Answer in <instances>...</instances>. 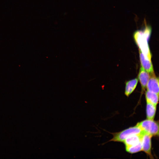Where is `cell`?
I'll return each mask as SVG.
<instances>
[{
    "label": "cell",
    "mask_w": 159,
    "mask_h": 159,
    "mask_svg": "<svg viewBox=\"0 0 159 159\" xmlns=\"http://www.w3.org/2000/svg\"><path fill=\"white\" fill-rule=\"evenodd\" d=\"M143 132L136 125L123 130L113 134V137L110 141L123 142L129 136L132 135L139 134Z\"/></svg>",
    "instance_id": "3"
},
{
    "label": "cell",
    "mask_w": 159,
    "mask_h": 159,
    "mask_svg": "<svg viewBox=\"0 0 159 159\" xmlns=\"http://www.w3.org/2000/svg\"><path fill=\"white\" fill-rule=\"evenodd\" d=\"M138 82L137 78L130 80L127 82L126 83L125 94L128 96L135 89Z\"/></svg>",
    "instance_id": "9"
},
{
    "label": "cell",
    "mask_w": 159,
    "mask_h": 159,
    "mask_svg": "<svg viewBox=\"0 0 159 159\" xmlns=\"http://www.w3.org/2000/svg\"><path fill=\"white\" fill-rule=\"evenodd\" d=\"M152 31V28L147 25L143 29L135 31L133 37L135 41L145 56L151 60V54L148 43Z\"/></svg>",
    "instance_id": "1"
},
{
    "label": "cell",
    "mask_w": 159,
    "mask_h": 159,
    "mask_svg": "<svg viewBox=\"0 0 159 159\" xmlns=\"http://www.w3.org/2000/svg\"><path fill=\"white\" fill-rule=\"evenodd\" d=\"M144 133L143 132L140 134L132 135L126 138L123 142L125 148L136 145L141 142Z\"/></svg>",
    "instance_id": "7"
},
{
    "label": "cell",
    "mask_w": 159,
    "mask_h": 159,
    "mask_svg": "<svg viewBox=\"0 0 159 159\" xmlns=\"http://www.w3.org/2000/svg\"><path fill=\"white\" fill-rule=\"evenodd\" d=\"M150 78L146 86L148 90L159 94V80L155 73L150 74Z\"/></svg>",
    "instance_id": "5"
},
{
    "label": "cell",
    "mask_w": 159,
    "mask_h": 159,
    "mask_svg": "<svg viewBox=\"0 0 159 159\" xmlns=\"http://www.w3.org/2000/svg\"><path fill=\"white\" fill-rule=\"evenodd\" d=\"M156 110V106L147 102L146 113L147 119L153 120Z\"/></svg>",
    "instance_id": "11"
},
{
    "label": "cell",
    "mask_w": 159,
    "mask_h": 159,
    "mask_svg": "<svg viewBox=\"0 0 159 159\" xmlns=\"http://www.w3.org/2000/svg\"><path fill=\"white\" fill-rule=\"evenodd\" d=\"M146 102L156 106L158 102L159 94L147 90L145 92Z\"/></svg>",
    "instance_id": "10"
},
{
    "label": "cell",
    "mask_w": 159,
    "mask_h": 159,
    "mask_svg": "<svg viewBox=\"0 0 159 159\" xmlns=\"http://www.w3.org/2000/svg\"><path fill=\"white\" fill-rule=\"evenodd\" d=\"M138 79L143 89L144 90L150 77L149 73L141 67L138 75Z\"/></svg>",
    "instance_id": "8"
},
{
    "label": "cell",
    "mask_w": 159,
    "mask_h": 159,
    "mask_svg": "<svg viewBox=\"0 0 159 159\" xmlns=\"http://www.w3.org/2000/svg\"><path fill=\"white\" fill-rule=\"evenodd\" d=\"M126 151L131 153H137L142 150L141 141L135 145L125 148Z\"/></svg>",
    "instance_id": "12"
},
{
    "label": "cell",
    "mask_w": 159,
    "mask_h": 159,
    "mask_svg": "<svg viewBox=\"0 0 159 159\" xmlns=\"http://www.w3.org/2000/svg\"><path fill=\"white\" fill-rule=\"evenodd\" d=\"M152 137V136L149 134L144 133L141 140L142 150L151 157V139Z\"/></svg>",
    "instance_id": "4"
},
{
    "label": "cell",
    "mask_w": 159,
    "mask_h": 159,
    "mask_svg": "<svg viewBox=\"0 0 159 159\" xmlns=\"http://www.w3.org/2000/svg\"><path fill=\"white\" fill-rule=\"evenodd\" d=\"M136 125L145 133L149 134L152 136H158V121L147 119L138 122Z\"/></svg>",
    "instance_id": "2"
},
{
    "label": "cell",
    "mask_w": 159,
    "mask_h": 159,
    "mask_svg": "<svg viewBox=\"0 0 159 159\" xmlns=\"http://www.w3.org/2000/svg\"><path fill=\"white\" fill-rule=\"evenodd\" d=\"M139 52L141 66L149 73H154L151 60L146 58L140 49Z\"/></svg>",
    "instance_id": "6"
}]
</instances>
